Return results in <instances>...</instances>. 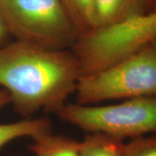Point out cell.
Wrapping results in <instances>:
<instances>
[{
	"mask_svg": "<svg viewBox=\"0 0 156 156\" xmlns=\"http://www.w3.org/2000/svg\"><path fill=\"white\" fill-rule=\"evenodd\" d=\"M60 1L80 37L96 30L95 0Z\"/></svg>",
	"mask_w": 156,
	"mask_h": 156,
	"instance_id": "8",
	"label": "cell"
},
{
	"mask_svg": "<svg viewBox=\"0 0 156 156\" xmlns=\"http://www.w3.org/2000/svg\"><path fill=\"white\" fill-rule=\"evenodd\" d=\"M123 156H156V134L130 139L124 144Z\"/></svg>",
	"mask_w": 156,
	"mask_h": 156,
	"instance_id": "10",
	"label": "cell"
},
{
	"mask_svg": "<svg viewBox=\"0 0 156 156\" xmlns=\"http://www.w3.org/2000/svg\"><path fill=\"white\" fill-rule=\"evenodd\" d=\"M147 13L156 11V0H146Z\"/></svg>",
	"mask_w": 156,
	"mask_h": 156,
	"instance_id": "12",
	"label": "cell"
},
{
	"mask_svg": "<svg viewBox=\"0 0 156 156\" xmlns=\"http://www.w3.org/2000/svg\"><path fill=\"white\" fill-rule=\"evenodd\" d=\"M123 140L103 133H89L81 141V156H123Z\"/></svg>",
	"mask_w": 156,
	"mask_h": 156,
	"instance_id": "9",
	"label": "cell"
},
{
	"mask_svg": "<svg viewBox=\"0 0 156 156\" xmlns=\"http://www.w3.org/2000/svg\"><path fill=\"white\" fill-rule=\"evenodd\" d=\"M11 35L8 31V29L6 26L5 20L2 17L1 13H0V46L6 44L7 39L9 38Z\"/></svg>",
	"mask_w": 156,
	"mask_h": 156,
	"instance_id": "11",
	"label": "cell"
},
{
	"mask_svg": "<svg viewBox=\"0 0 156 156\" xmlns=\"http://www.w3.org/2000/svg\"><path fill=\"white\" fill-rule=\"evenodd\" d=\"M0 13L17 41L71 50L80 37L60 0H0Z\"/></svg>",
	"mask_w": 156,
	"mask_h": 156,
	"instance_id": "3",
	"label": "cell"
},
{
	"mask_svg": "<svg viewBox=\"0 0 156 156\" xmlns=\"http://www.w3.org/2000/svg\"><path fill=\"white\" fill-rule=\"evenodd\" d=\"M10 94L5 89H0V108L11 103ZM51 132V122L49 118L25 119L12 123H0V148L13 140L21 137L35 139Z\"/></svg>",
	"mask_w": 156,
	"mask_h": 156,
	"instance_id": "6",
	"label": "cell"
},
{
	"mask_svg": "<svg viewBox=\"0 0 156 156\" xmlns=\"http://www.w3.org/2000/svg\"><path fill=\"white\" fill-rule=\"evenodd\" d=\"M29 148L36 156H81V141L51 132L33 139Z\"/></svg>",
	"mask_w": 156,
	"mask_h": 156,
	"instance_id": "7",
	"label": "cell"
},
{
	"mask_svg": "<svg viewBox=\"0 0 156 156\" xmlns=\"http://www.w3.org/2000/svg\"><path fill=\"white\" fill-rule=\"evenodd\" d=\"M76 103L156 96V40L99 71L80 76Z\"/></svg>",
	"mask_w": 156,
	"mask_h": 156,
	"instance_id": "2",
	"label": "cell"
},
{
	"mask_svg": "<svg viewBox=\"0 0 156 156\" xmlns=\"http://www.w3.org/2000/svg\"><path fill=\"white\" fill-rule=\"evenodd\" d=\"M80 69L72 50L44 49L22 41L0 46V85L17 113L58 111L76 89Z\"/></svg>",
	"mask_w": 156,
	"mask_h": 156,
	"instance_id": "1",
	"label": "cell"
},
{
	"mask_svg": "<svg viewBox=\"0 0 156 156\" xmlns=\"http://www.w3.org/2000/svg\"><path fill=\"white\" fill-rule=\"evenodd\" d=\"M97 29L107 28L147 13L146 0H95Z\"/></svg>",
	"mask_w": 156,
	"mask_h": 156,
	"instance_id": "5",
	"label": "cell"
},
{
	"mask_svg": "<svg viewBox=\"0 0 156 156\" xmlns=\"http://www.w3.org/2000/svg\"><path fill=\"white\" fill-rule=\"evenodd\" d=\"M56 114L62 121L89 133H103L122 140L156 134V96L101 106L64 104Z\"/></svg>",
	"mask_w": 156,
	"mask_h": 156,
	"instance_id": "4",
	"label": "cell"
}]
</instances>
